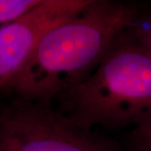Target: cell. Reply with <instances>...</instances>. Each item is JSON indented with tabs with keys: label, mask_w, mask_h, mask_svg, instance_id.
<instances>
[{
	"label": "cell",
	"mask_w": 151,
	"mask_h": 151,
	"mask_svg": "<svg viewBox=\"0 0 151 151\" xmlns=\"http://www.w3.org/2000/svg\"><path fill=\"white\" fill-rule=\"evenodd\" d=\"M141 11L136 4L91 0L74 16L44 34L0 96L52 103L90 76Z\"/></svg>",
	"instance_id": "cell-1"
},
{
	"label": "cell",
	"mask_w": 151,
	"mask_h": 151,
	"mask_svg": "<svg viewBox=\"0 0 151 151\" xmlns=\"http://www.w3.org/2000/svg\"><path fill=\"white\" fill-rule=\"evenodd\" d=\"M55 100L86 129L134 128L151 116V52L129 29L89 77Z\"/></svg>",
	"instance_id": "cell-2"
},
{
	"label": "cell",
	"mask_w": 151,
	"mask_h": 151,
	"mask_svg": "<svg viewBox=\"0 0 151 151\" xmlns=\"http://www.w3.org/2000/svg\"><path fill=\"white\" fill-rule=\"evenodd\" d=\"M5 97L0 103V151H122L116 141L80 127L51 103Z\"/></svg>",
	"instance_id": "cell-3"
},
{
	"label": "cell",
	"mask_w": 151,
	"mask_h": 151,
	"mask_svg": "<svg viewBox=\"0 0 151 151\" xmlns=\"http://www.w3.org/2000/svg\"><path fill=\"white\" fill-rule=\"evenodd\" d=\"M91 0H42L27 14L0 27V95L50 28L74 16Z\"/></svg>",
	"instance_id": "cell-4"
},
{
	"label": "cell",
	"mask_w": 151,
	"mask_h": 151,
	"mask_svg": "<svg viewBox=\"0 0 151 151\" xmlns=\"http://www.w3.org/2000/svg\"><path fill=\"white\" fill-rule=\"evenodd\" d=\"M42 0H0V27L20 18Z\"/></svg>",
	"instance_id": "cell-5"
},
{
	"label": "cell",
	"mask_w": 151,
	"mask_h": 151,
	"mask_svg": "<svg viewBox=\"0 0 151 151\" xmlns=\"http://www.w3.org/2000/svg\"><path fill=\"white\" fill-rule=\"evenodd\" d=\"M128 145L132 151H151V116L131 129Z\"/></svg>",
	"instance_id": "cell-6"
},
{
	"label": "cell",
	"mask_w": 151,
	"mask_h": 151,
	"mask_svg": "<svg viewBox=\"0 0 151 151\" xmlns=\"http://www.w3.org/2000/svg\"><path fill=\"white\" fill-rule=\"evenodd\" d=\"M129 30L138 41L151 52V11H141Z\"/></svg>",
	"instance_id": "cell-7"
}]
</instances>
